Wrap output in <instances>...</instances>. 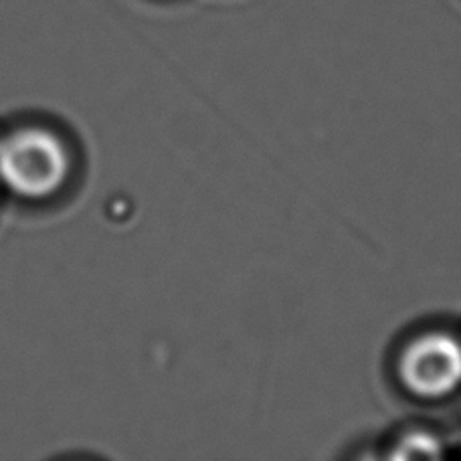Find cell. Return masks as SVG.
<instances>
[{
    "label": "cell",
    "instance_id": "obj_1",
    "mask_svg": "<svg viewBox=\"0 0 461 461\" xmlns=\"http://www.w3.org/2000/svg\"><path fill=\"white\" fill-rule=\"evenodd\" d=\"M68 175V148L51 131L24 128L0 142V180L23 199H47Z\"/></svg>",
    "mask_w": 461,
    "mask_h": 461
},
{
    "label": "cell",
    "instance_id": "obj_2",
    "mask_svg": "<svg viewBox=\"0 0 461 461\" xmlns=\"http://www.w3.org/2000/svg\"><path fill=\"white\" fill-rule=\"evenodd\" d=\"M399 373L419 397H446L461 386V342L446 332L419 336L402 352Z\"/></svg>",
    "mask_w": 461,
    "mask_h": 461
},
{
    "label": "cell",
    "instance_id": "obj_3",
    "mask_svg": "<svg viewBox=\"0 0 461 461\" xmlns=\"http://www.w3.org/2000/svg\"><path fill=\"white\" fill-rule=\"evenodd\" d=\"M441 441L431 433H411L399 443V449L394 451V457H439Z\"/></svg>",
    "mask_w": 461,
    "mask_h": 461
}]
</instances>
